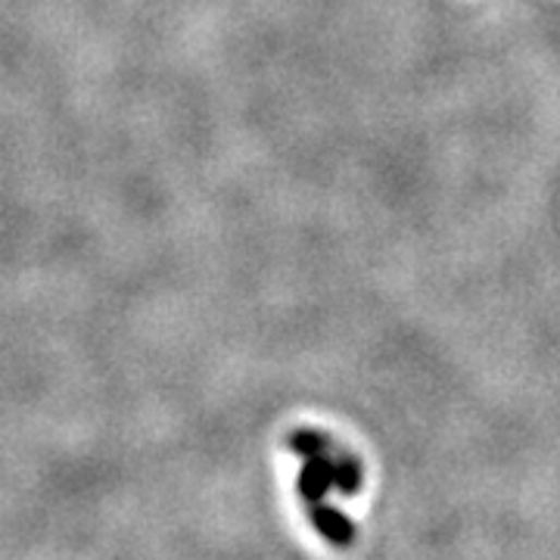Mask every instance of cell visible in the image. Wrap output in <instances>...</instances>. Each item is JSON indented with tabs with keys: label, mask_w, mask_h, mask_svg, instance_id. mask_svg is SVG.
Wrapping results in <instances>:
<instances>
[{
	"label": "cell",
	"mask_w": 560,
	"mask_h": 560,
	"mask_svg": "<svg viewBox=\"0 0 560 560\" xmlns=\"http://www.w3.org/2000/svg\"><path fill=\"white\" fill-rule=\"evenodd\" d=\"M327 489H333V461L324 454L305 458V467L300 471V496L308 504H318Z\"/></svg>",
	"instance_id": "cell-1"
},
{
	"label": "cell",
	"mask_w": 560,
	"mask_h": 560,
	"mask_svg": "<svg viewBox=\"0 0 560 560\" xmlns=\"http://www.w3.org/2000/svg\"><path fill=\"white\" fill-rule=\"evenodd\" d=\"M362 486V467L355 458H337L333 461V489H340L343 496H352L358 492Z\"/></svg>",
	"instance_id": "cell-3"
},
{
	"label": "cell",
	"mask_w": 560,
	"mask_h": 560,
	"mask_svg": "<svg viewBox=\"0 0 560 560\" xmlns=\"http://www.w3.org/2000/svg\"><path fill=\"white\" fill-rule=\"evenodd\" d=\"M312 523H315V529L321 533L324 539L330 541V545H352L355 541V523L349 518H343L337 508H330V504H312Z\"/></svg>",
	"instance_id": "cell-2"
},
{
	"label": "cell",
	"mask_w": 560,
	"mask_h": 560,
	"mask_svg": "<svg viewBox=\"0 0 560 560\" xmlns=\"http://www.w3.org/2000/svg\"><path fill=\"white\" fill-rule=\"evenodd\" d=\"M290 449L296 454H302V458H312V454L327 452V439L315 430H296L290 433Z\"/></svg>",
	"instance_id": "cell-4"
}]
</instances>
